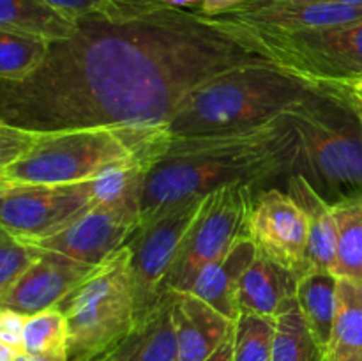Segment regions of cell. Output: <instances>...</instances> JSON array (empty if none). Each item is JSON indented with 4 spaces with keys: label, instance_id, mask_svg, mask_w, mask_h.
Listing matches in <instances>:
<instances>
[{
    "label": "cell",
    "instance_id": "obj_20",
    "mask_svg": "<svg viewBox=\"0 0 362 361\" xmlns=\"http://www.w3.org/2000/svg\"><path fill=\"white\" fill-rule=\"evenodd\" d=\"M0 28L57 42L73 35L76 21L45 0H0Z\"/></svg>",
    "mask_w": 362,
    "mask_h": 361
},
{
    "label": "cell",
    "instance_id": "obj_10",
    "mask_svg": "<svg viewBox=\"0 0 362 361\" xmlns=\"http://www.w3.org/2000/svg\"><path fill=\"white\" fill-rule=\"evenodd\" d=\"M94 205L88 180L73 184L0 183V227L30 244L62 232Z\"/></svg>",
    "mask_w": 362,
    "mask_h": 361
},
{
    "label": "cell",
    "instance_id": "obj_18",
    "mask_svg": "<svg viewBox=\"0 0 362 361\" xmlns=\"http://www.w3.org/2000/svg\"><path fill=\"white\" fill-rule=\"evenodd\" d=\"M255 257H257V248L250 237H244L225 257L202 269L189 292L211 304L230 321H237L239 317L237 296H239L240 278Z\"/></svg>",
    "mask_w": 362,
    "mask_h": 361
},
{
    "label": "cell",
    "instance_id": "obj_25",
    "mask_svg": "<svg viewBox=\"0 0 362 361\" xmlns=\"http://www.w3.org/2000/svg\"><path fill=\"white\" fill-rule=\"evenodd\" d=\"M67 349L69 328L66 315L59 308H49L27 317L23 329V354L67 360Z\"/></svg>",
    "mask_w": 362,
    "mask_h": 361
},
{
    "label": "cell",
    "instance_id": "obj_23",
    "mask_svg": "<svg viewBox=\"0 0 362 361\" xmlns=\"http://www.w3.org/2000/svg\"><path fill=\"white\" fill-rule=\"evenodd\" d=\"M52 42L0 28V81H21L45 62Z\"/></svg>",
    "mask_w": 362,
    "mask_h": 361
},
{
    "label": "cell",
    "instance_id": "obj_30",
    "mask_svg": "<svg viewBox=\"0 0 362 361\" xmlns=\"http://www.w3.org/2000/svg\"><path fill=\"white\" fill-rule=\"evenodd\" d=\"M45 2L74 21L81 16H87V14L110 13V11L119 7L110 0H45Z\"/></svg>",
    "mask_w": 362,
    "mask_h": 361
},
{
    "label": "cell",
    "instance_id": "obj_26",
    "mask_svg": "<svg viewBox=\"0 0 362 361\" xmlns=\"http://www.w3.org/2000/svg\"><path fill=\"white\" fill-rule=\"evenodd\" d=\"M276 317L239 314L233 322V361H271Z\"/></svg>",
    "mask_w": 362,
    "mask_h": 361
},
{
    "label": "cell",
    "instance_id": "obj_2",
    "mask_svg": "<svg viewBox=\"0 0 362 361\" xmlns=\"http://www.w3.org/2000/svg\"><path fill=\"white\" fill-rule=\"evenodd\" d=\"M293 159L296 131L288 113L230 133L172 138L145 173L140 225L189 197L285 176Z\"/></svg>",
    "mask_w": 362,
    "mask_h": 361
},
{
    "label": "cell",
    "instance_id": "obj_27",
    "mask_svg": "<svg viewBox=\"0 0 362 361\" xmlns=\"http://www.w3.org/2000/svg\"><path fill=\"white\" fill-rule=\"evenodd\" d=\"M172 297L173 292L161 310L148 321L147 326H144V342L136 361H179L175 326L172 319Z\"/></svg>",
    "mask_w": 362,
    "mask_h": 361
},
{
    "label": "cell",
    "instance_id": "obj_13",
    "mask_svg": "<svg viewBox=\"0 0 362 361\" xmlns=\"http://www.w3.org/2000/svg\"><path fill=\"white\" fill-rule=\"evenodd\" d=\"M57 251L42 250L30 268L0 299V310H13L27 317L57 308L67 294L94 269Z\"/></svg>",
    "mask_w": 362,
    "mask_h": 361
},
{
    "label": "cell",
    "instance_id": "obj_7",
    "mask_svg": "<svg viewBox=\"0 0 362 361\" xmlns=\"http://www.w3.org/2000/svg\"><path fill=\"white\" fill-rule=\"evenodd\" d=\"M253 188L251 184H230L207 193L165 280L166 296L189 292L202 269L225 257L247 237Z\"/></svg>",
    "mask_w": 362,
    "mask_h": 361
},
{
    "label": "cell",
    "instance_id": "obj_5",
    "mask_svg": "<svg viewBox=\"0 0 362 361\" xmlns=\"http://www.w3.org/2000/svg\"><path fill=\"white\" fill-rule=\"evenodd\" d=\"M172 140L168 127L87 126L46 131L7 166L0 183L73 184L126 163H152Z\"/></svg>",
    "mask_w": 362,
    "mask_h": 361
},
{
    "label": "cell",
    "instance_id": "obj_17",
    "mask_svg": "<svg viewBox=\"0 0 362 361\" xmlns=\"http://www.w3.org/2000/svg\"><path fill=\"white\" fill-rule=\"evenodd\" d=\"M299 275L257 253L239 285V314L276 317L286 299L296 296Z\"/></svg>",
    "mask_w": 362,
    "mask_h": 361
},
{
    "label": "cell",
    "instance_id": "obj_14",
    "mask_svg": "<svg viewBox=\"0 0 362 361\" xmlns=\"http://www.w3.org/2000/svg\"><path fill=\"white\" fill-rule=\"evenodd\" d=\"M218 16L258 30L300 32L356 23L362 20V7L329 2L247 0L243 6Z\"/></svg>",
    "mask_w": 362,
    "mask_h": 361
},
{
    "label": "cell",
    "instance_id": "obj_37",
    "mask_svg": "<svg viewBox=\"0 0 362 361\" xmlns=\"http://www.w3.org/2000/svg\"><path fill=\"white\" fill-rule=\"evenodd\" d=\"M23 354L0 342V361H20Z\"/></svg>",
    "mask_w": 362,
    "mask_h": 361
},
{
    "label": "cell",
    "instance_id": "obj_6",
    "mask_svg": "<svg viewBox=\"0 0 362 361\" xmlns=\"http://www.w3.org/2000/svg\"><path fill=\"white\" fill-rule=\"evenodd\" d=\"M69 328V361H94L138 328L127 243L95 265L59 304Z\"/></svg>",
    "mask_w": 362,
    "mask_h": 361
},
{
    "label": "cell",
    "instance_id": "obj_41",
    "mask_svg": "<svg viewBox=\"0 0 362 361\" xmlns=\"http://www.w3.org/2000/svg\"><path fill=\"white\" fill-rule=\"evenodd\" d=\"M0 122H2V120H0Z\"/></svg>",
    "mask_w": 362,
    "mask_h": 361
},
{
    "label": "cell",
    "instance_id": "obj_12",
    "mask_svg": "<svg viewBox=\"0 0 362 361\" xmlns=\"http://www.w3.org/2000/svg\"><path fill=\"white\" fill-rule=\"evenodd\" d=\"M140 198L117 205H94L62 232L34 246L57 251L88 265L101 264L129 241L140 227Z\"/></svg>",
    "mask_w": 362,
    "mask_h": 361
},
{
    "label": "cell",
    "instance_id": "obj_32",
    "mask_svg": "<svg viewBox=\"0 0 362 361\" xmlns=\"http://www.w3.org/2000/svg\"><path fill=\"white\" fill-rule=\"evenodd\" d=\"M144 333L145 328L136 329L133 335L127 336L126 340H122L119 345H115L112 350L103 354V356L95 357L94 361H136L141 342H144Z\"/></svg>",
    "mask_w": 362,
    "mask_h": 361
},
{
    "label": "cell",
    "instance_id": "obj_29",
    "mask_svg": "<svg viewBox=\"0 0 362 361\" xmlns=\"http://www.w3.org/2000/svg\"><path fill=\"white\" fill-rule=\"evenodd\" d=\"M39 134L41 131L23 130V127L0 122V176L7 166L13 165L35 144Z\"/></svg>",
    "mask_w": 362,
    "mask_h": 361
},
{
    "label": "cell",
    "instance_id": "obj_40",
    "mask_svg": "<svg viewBox=\"0 0 362 361\" xmlns=\"http://www.w3.org/2000/svg\"><path fill=\"white\" fill-rule=\"evenodd\" d=\"M20 361H67V360H59V357H46V356H28V354H23Z\"/></svg>",
    "mask_w": 362,
    "mask_h": 361
},
{
    "label": "cell",
    "instance_id": "obj_8",
    "mask_svg": "<svg viewBox=\"0 0 362 361\" xmlns=\"http://www.w3.org/2000/svg\"><path fill=\"white\" fill-rule=\"evenodd\" d=\"M244 28L276 64L308 80L324 85L362 80V20L300 32Z\"/></svg>",
    "mask_w": 362,
    "mask_h": 361
},
{
    "label": "cell",
    "instance_id": "obj_9",
    "mask_svg": "<svg viewBox=\"0 0 362 361\" xmlns=\"http://www.w3.org/2000/svg\"><path fill=\"white\" fill-rule=\"evenodd\" d=\"M205 197L207 195L189 197L159 212L151 222L138 227L127 241L131 250L138 328L147 326L168 301L172 292L168 296L165 294V280Z\"/></svg>",
    "mask_w": 362,
    "mask_h": 361
},
{
    "label": "cell",
    "instance_id": "obj_11",
    "mask_svg": "<svg viewBox=\"0 0 362 361\" xmlns=\"http://www.w3.org/2000/svg\"><path fill=\"white\" fill-rule=\"evenodd\" d=\"M247 237L257 253L303 276L308 273V219L299 202L278 188L255 195Z\"/></svg>",
    "mask_w": 362,
    "mask_h": 361
},
{
    "label": "cell",
    "instance_id": "obj_28",
    "mask_svg": "<svg viewBox=\"0 0 362 361\" xmlns=\"http://www.w3.org/2000/svg\"><path fill=\"white\" fill-rule=\"evenodd\" d=\"M41 248L18 239L0 227V299L41 255Z\"/></svg>",
    "mask_w": 362,
    "mask_h": 361
},
{
    "label": "cell",
    "instance_id": "obj_33",
    "mask_svg": "<svg viewBox=\"0 0 362 361\" xmlns=\"http://www.w3.org/2000/svg\"><path fill=\"white\" fill-rule=\"evenodd\" d=\"M246 2L247 0H204L200 6V13L205 16H218V14L228 13Z\"/></svg>",
    "mask_w": 362,
    "mask_h": 361
},
{
    "label": "cell",
    "instance_id": "obj_38",
    "mask_svg": "<svg viewBox=\"0 0 362 361\" xmlns=\"http://www.w3.org/2000/svg\"><path fill=\"white\" fill-rule=\"evenodd\" d=\"M110 2L117 4V6H133V7L156 6V4H159L158 0H110Z\"/></svg>",
    "mask_w": 362,
    "mask_h": 361
},
{
    "label": "cell",
    "instance_id": "obj_1",
    "mask_svg": "<svg viewBox=\"0 0 362 361\" xmlns=\"http://www.w3.org/2000/svg\"><path fill=\"white\" fill-rule=\"evenodd\" d=\"M274 62L250 32L221 16L119 6L76 20L21 81H0V120L30 131L87 126L168 127L179 103L209 78ZM276 64V62H274Z\"/></svg>",
    "mask_w": 362,
    "mask_h": 361
},
{
    "label": "cell",
    "instance_id": "obj_3",
    "mask_svg": "<svg viewBox=\"0 0 362 361\" xmlns=\"http://www.w3.org/2000/svg\"><path fill=\"white\" fill-rule=\"evenodd\" d=\"M325 85L274 62L233 67L194 87L175 108L168 131L172 138H184L260 126L286 115Z\"/></svg>",
    "mask_w": 362,
    "mask_h": 361
},
{
    "label": "cell",
    "instance_id": "obj_31",
    "mask_svg": "<svg viewBox=\"0 0 362 361\" xmlns=\"http://www.w3.org/2000/svg\"><path fill=\"white\" fill-rule=\"evenodd\" d=\"M27 315L13 310H0V342L23 354V329Z\"/></svg>",
    "mask_w": 362,
    "mask_h": 361
},
{
    "label": "cell",
    "instance_id": "obj_19",
    "mask_svg": "<svg viewBox=\"0 0 362 361\" xmlns=\"http://www.w3.org/2000/svg\"><path fill=\"white\" fill-rule=\"evenodd\" d=\"M327 361H362V280L339 276Z\"/></svg>",
    "mask_w": 362,
    "mask_h": 361
},
{
    "label": "cell",
    "instance_id": "obj_35",
    "mask_svg": "<svg viewBox=\"0 0 362 361\" xmlns=\"http://www.w3.org/2000/svg\"><path fill=\"white\" fill-rule=\"evenodd\" d=\"M163 6L170 7H179V9H194V7H200L204 0H158Z\"/></svg>",
    "mask_w": 362,
    "mask_h": 361
},
{
    "label": "cell",
    "instance_id": "obj_16",
    "mask_svg": "<svg viewBox=\"0 0 362 361\" xmlns=\"http://www.w3.org/2000/svg\"><path fill=\"white\" fill-rule=\"evenodd\" d=\"M286 191L299 202L308 219L306 264L310 271L334 273L338 225L329 205L300 173L290 172Z\"/></svg>",
    "mask_w": 362,
    "mask_h": 361
},
{
    "label": "cell",
    "instance_id": "obj_4",
    "mask_svg": "<svg viewBox=\"0 0 362 361\" xmlns=\"http://www.w3.org/2000/svg\"><path fill=\"white\" fill-rule=\"evenodd\" d=\"M296 131L292 172L329 205L362 197V119L349 84H329L288 112Z\"/></svg>",
    "mask_w": 362,
    "mask_h": 361
},
{
    "label": "cell",
    "instance_id": "obj_39",
    "mask_svg": "<svg viewBox=\"0 0 362 361\" xmlns=\"http://www.w3.org/2000/svg\"><path fill=\"white\" fill-rule=\"evenodd\" d=\"M292 2H329V4H341V6L362 7V0H292Z\"/></svg>",
    "mask_w": 362,
    "mask_h": 361
},
{
    "label": "cell",
    "instance_id": "obj_24",
    "mask_svg": "<svg viewBox=\"0 0 362 361\" xmlns=\"http://www.w3.org/2000/svg\"><path fill=\"white\" fill-rule=\"evenodd\" d=\"M338 225L334 275L362 280V197L332 205Z\"/></svg>",
    "mask_w": 362,
    "mask_h": 361
},
{
    "label": "cell",
    "instance_id": "obj_22",
    "mask_svg": "<svg viewBox=\"0 0 362 361\" xmlns=\"http://www.w3.org/2000/svg\"><path fill=\"white\" fill-rule=\"evenodd\" d=\"M271 361H325V350L308 329L296 296L286 299L276 315Z\"/></svg>",
    "mask_w": 362,
    "mask_h": 361
},
{
    "label": "cell",
    "instance_id": "obj_15",
    "mask_svg": "<svg viewBox=\"0 0 362 361\" xmlns=\"http://www.w3.org/2000/svg\"><path fill=\"white\" fill-rule=\"evenodd\" d=\"M172 319L179 361H205L219 349L233 322L191 292H173Z\"/></svg>",
    "mask_w": 362,
    "mask_h": 361
},
{
    "label": "cell",
    "instance_id": "obj_36",
    "mask_svg": "<svg viewBox=\"0 0 362 361\" xmlns=\"http://www.w3.org/2000/svg\"><path fill=\"white\" fill-rule=\"evenodd\" d=\"M350 87V94H352L354 105H356L357 112H359L361 119H362V80L356 81V84H349Z\"/></svg>",
    "mask_w": 362,
    "mask_h": 361
},
{
    "label": "cell",
    "instance_id": "obj_21",
    "mask_svg": "<svg viewBox=\"0 0 362 361\" xmlns=\"http://www.w3.org/2000/svg\"><path fill=\"white\" fill-rule=\"evenodd\" d=\"M338 276L327 271H310L299 278L296 299L304 322L318 345L327 353L336 315Z\"/></svg>",
    "mask_w": 362,
    "mask_h": 361
},
{
    "label": "cell",
    "instance_id": "obj_34",
    "mask_svg": "<svg viewBox=\"0 0 362 361\" xmlns=\"http://www.w3.org/2000/svg\"><path fill=\"white\" fill-rule=\"evenodd\" d=\"M205 361H233V329L226 336L225 342L219 345V349Z\"/></svg>",
    "mask_w": 362,
    "mask_h": 361
}]
</instances>
